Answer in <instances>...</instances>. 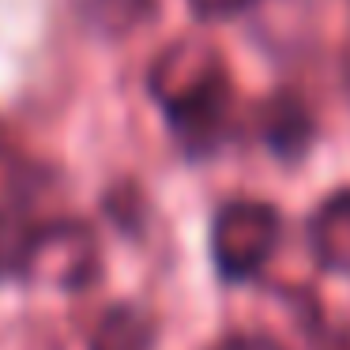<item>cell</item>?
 <instances>
[{"label": "cell", "mask_w": 350, "mask_h": 350, "mask_svg": "<svg viewBox=\"0 0 350 350\" xmlns=\"http://www.w3.org/2000/svg\"><path fill=\"white\" fill-rule=\"evenodd\" d=\"M151 94L170 113L189 151H211L230 124V76L222 53L204 38H181L151 64Z\"/></svg>", "instance_id": "obj_1"}, {"label": "cell", "mask_w": 350, "mask_h": 350, "mask_svg": "<svg viewBox=\"0 0 350 350\" xmlns=\"http://www.w3.org/2000/svg\"><path fill=\"white\" fill-rule=\"evenodd\" d=\"M264 136H267V144H271L275 154L297 159V154L305 151V144H309V136H312V124H309V117H305L301 102L275 98L271 106H267V117H264Z\"/></svg>", "instance_id": "obj_7"}, {"label": "cell", "mask_w": 350, "mask_h": 350, "mask_svg": "<svg viewBox=\"0 0 350 350\" xmlns=\"http://www.w3.org/2000/svg\"><path fill=\"white\" fill-rule=\"evenodd\" d=\"M38 204V181L31 170L16 159H0V279L23 275L27 252H31L38 230L49 219L34 215Z\"/></svg>", "instance_id": "obj_4"}, {"label": "cell", "mask_w": 350, "mask_h": 350, "mask_svg": "<svg viewBox=\"0 0 350 350\" xmlns=\"http://www.w3.org/2000/svg\"><path fill=\"white\" fill-rule=\"evenodd\" d=\"M219 350H282L275 339H267V335H252V332H241V335H230L226 342H222Z\"/></svg>", "instance_id": "obj_10"}, {"label": "cell", "mask_w": 350, "mask_h": 350, "mask_svg": "<svg viewBox=\"0 0 350 350\" xmlns=\"http://www.w3.org/2000/svg\"><path fill=\"white\" fill-rule=\"evenodd\" d=\"M94 271H98V245L91 230L72 219H49L34 237L19 279L79 290L94 279Z\"/></svg>", "instance_id": "obj_3"}, {"label": "cell", "mask_w": 350, "mask_h": 350, "mask_svg": "<svg viewBox=\"0 0 350 350\" xmlns=\"http://www.w3.org/2000/svg\"><path fill=\"white\" fill-rule=\"evenodd\" d=\"M154 324L139 305H109L91 335V350H151Z\"/></svg>", "instance_id": "obj_6"}, {"label": "cell", "mask_w": 350, "mask_h": 350, "mask_svg": "<svg viewBox=\"0 0 350 350\" xmlns=\"http://www.w3.org/2000/svg\"><path fill=\"white\" fill-rule=\"evenodd\" d=\"M154 12V0H91V16L102 31L121 34L129 27H139Z\"/></svg>", "instance_id": "obj_8"}, {"label": "cell", "mask_w": 350, "mask_h": 350, "mask_svg": "<svg viewBox=\"0 0 350 350\" xmlns=\"http://www.w3.org/2000/svg\"><path fill=\"white\" fill-rule=\"evenodd\" d=\"M309 241L327 271L350 275V189L320 204V211L309 222Z\"/></svg>", "instance_id": "obj_5"}, {"label": "cell", "mask_w": 350, "mask_h": 350, "mask_svg": "<svg viewBox=\"0 0 350 350\" xmlns=\"http://www.w3.org/2000/svg\"><path fill=\"white\" fill-rule=\"evenodd\" d=\"M279 211L260 200H234L215 215L211 252L230 282L252 279L279 245Z\"/></svg>", "instance_id": "obj_2"}, {"label": "cell", "mask_w": 350, "mask_h": 350, "mask_svg": "<svg viewBox=\"0 0 350 350\" xmlns=\"http://www.w3.org/2000/svg\"><path fill=\"white\" fill-rule=\"evenodd\" d=\"M192 8L200 12L204 19H226V16H237V12L252 8L256 0H189Z\"/></svg>", "instance_id": "obj_9"}]
</instances>
